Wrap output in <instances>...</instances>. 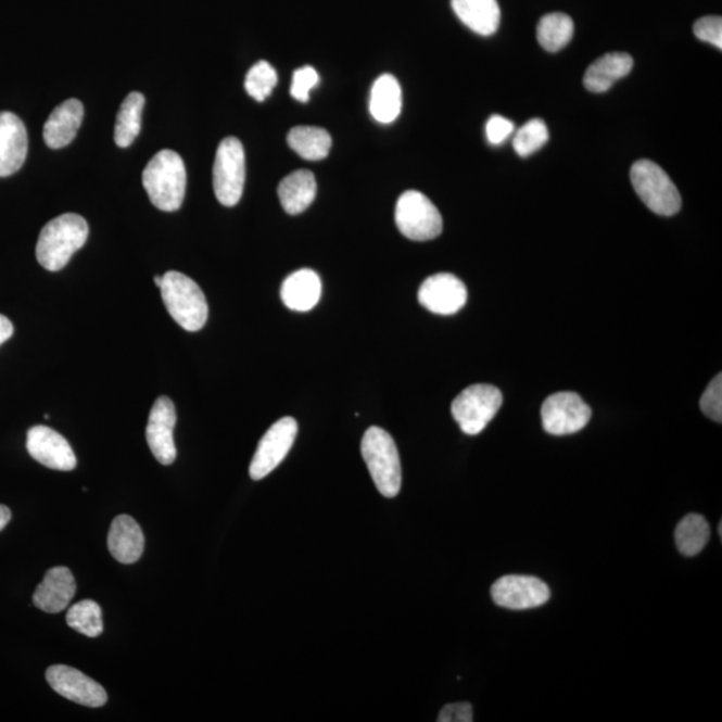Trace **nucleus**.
<instances>
[{
    "label": "nucleus",
    "instance_id": "obj_1",
    "mask_svg": "<svg viewBox=\"0 0 722 722\" xmlns=\"http://www.w3.org/2000/svg\"><path fill=\"white\" fill-rule=\"evenodd\" d=\"M88 237V223L75 213L51 219L39 235L36 250L38 263L50 271L65 268Z\"/></svg>",
    "mask_w": 722,
    "mask_h": 722
},
{
    "label": "nucleus",
    "instance_id": "obj_2",
    "mask_svg": "<svg viewBox=\"0 0 722 722\" xmlns=\"http://www.w3.org/2000/svg\"><path fill=\"white\" fill-rule=\"evenodd\" d=\"M142 183L157 210H180L187 190V169L181 155L173 150H161L144 167Z\"/></svg>",
    "mask_w": 722,
    "mask_h": 722
},
{
    "label": "nucleus",
    "instance_id": "obj_3",
    "mask_svg": "<svg viewBox=\"0 0 722 722\" xmlns=\"http://www.w3.org/2000/svg\"><path fill=\"white\" fill-rule=\"evenodd\" d=\"M362 455L375 486L385 498H394L402 487V465L394 439L380 427L364 433Z\"/></svg>",
    "mask_w": 722,
    "mask_h": 722
},
{
    "label": "nucleus",
    "instance_id": "obj_4",
    "mask_svg": "<svg viewBox=\"0 0 722 722\" xmlns=\"http://www.w3.org/2000/svg\"><path fill=\"white\" fill-rule=\"evenodd\" d=\"M160 289L165 307L178 326L189 332L204 328L210 308L204 292L190 277L180 271H167Z\"/></svg>",
    "mask_w": 722,
    "mask_h": 722
},
{
    "label": "nucleus",
    "instance_id": "obj_5",
    "mask_svg": "<svg viewBox=\"0 0 722 722\" xmlns=\"http://www.w3.org/2000/svg\"><path fill=\"white\" fill-rule=\"evenodd\" d=\"M631 180L635 192L651 212L660 216H673L680 212L679 189L657 164L648 160L637 161L632 166Z\"/></svg>",
    "mask_w": 722,
    "mask_h": 722
},
{
    "label": "nucleus",
    "instance_id": "obj_6",
    "mask_svg": "<svg viewBox=\"0 0 722 722\" xmlns=\"http://www.w3.org/2000/svg\"><path fill=\"white\" fill-rule=\"evenodd\" d=\"M502 403L504 396L496 387L473 384L456 396L452 413L460 430L473 436L486 429L498 414Z\"/></svg>",
    "mask_w": 722,
    "mask_h": 722
},
{
    "label": "nucleus",
    "instance_id": "obj_7",
    "mask_svg": "<svg viewBox=\"0 0 722 722\" xmlns=\"http://www.w3.org/2000/svg\"><path fill=\"white\" fill-rule=\"evenodd\" d=\"M395 221L401 233L413 241L436 239L443 229V219L438 207L418 190H408L398 198Z\"/></svg>",
    "mask_w": 722,
    "mask_h": 722
},
{
    "label": "nucleus",
    "instance_id": "obj_8",
    "mask_svg": "<svg viewBox=\"0 0 722 722\" xmlns=\"http://www.w3.org/2000/svg\"><path fill=\"white\" fill-rule=\"evenodd\" d=\"M245 185V152L235 137L225 138L218 144L213 166V188L219 204H239Z\"/></svg>",
    "mask_w": 722,
    "mask_h": 722
},
{
    "label": "nucleus",
    "instance_id": "obj_9",
    "mask_svg": "<svg viewBox=\"0 0 722 722\" xmlns=\"http://www.w3.org/2000/svg\"><path fill=\"white\" fill-rule=\"evenodd\" d=\"M591 418V407L575 392L553 394L542 406L543 429L550 435H571L585 429Z\"/></svg>",
    "mask_w": 722,
    "mask_h": 722
},
{
    "label": "nucleus",
    "instance_id": "obj_10",
    "mask_svg": "<svg viewBox=\"0 0 722 722\" xmlns=\"http://www.w3.org/2000/svg\"><path fill=\"white\" fill-rule=\"evenodd\" d=\"M299 432L297 421L287 416L276 421L259 441L254 453L250 473L253 481H262L277 469L294 443Z\"/></svg>",
    "mask_w": 722,
    "mask_h": 722
},
{
    "label": "nucleus",
    "instance_id": "obj_11",
    "mask_svg": "<svg viewBox=\"0 0 722 722\" xmlns=\"http://www.w3.org/2000/svg\"><path fill=\"white\" fill-rule=\"evenodd\" d=\"M491 597L501 608L528 610L545 605L550 598V588L536 577L505 575L491 587Z\"/></svg>",
    "mask_w": 722,
    "mask_h": 722
},
{
    "label": "nucleus",
    "instance_id": "obj_12",
    "mask_svg": "<svg viewBox=\"0 0 722 722\" xmlns=\"http://www.w3.org/2000/svg\"><path fill=\"white\" fill-rule=\"evenodd\" d=\"M177 413L175 403L167 396H161L154 402L149 415L147 427V441L150 452L161 465L169 466L177 458L175 443V427Z\"/></svg>",
    "mask_w": 722,
    "mask_h": 722
},
{
    "label": "nucleus",
    "instance_id": "obj_13",
    "mask_svg": "<svg viewBox=\"0 0 722 722\" xmlns=\"http://www.w3.org/2000/svg\"><path fill=\"white\" fill-rule=\"evenodd\" d=\"M46 680L58 695L84 707L100 708L107 702V693L102 685L77 669L66 666L50 667L46 672Z\"/></svg>",
    "mask_w": 722,
    "mask_h": 722
},
{
    "label": "nucleus",
    "instance_id": "obj_14",
    "mask_svg": "<svg viewBox=\"0 0 722 722\" xmlns=\"http://www.w3.org/2000/svg\"><path fill=\"white\" fill-rule=\"evenodd\" d=\"M26 447L33 459L51 470L73 471L77 467V456L71 443L50 427H31L27 432Z\"/></svg>",
    "mask_w": 722,
    "mask_h": 722
},
{
    "label": "nucleus",
    "instance_id": "obj_15",
    "mask_svg": "<svg viewBox=\"0 0 722 722\" xmlns=\"http://www.w3.org/2000/svg\"><path fill=\"white\" fill-rule=\"evenodd\" d=\"M467 288L464 281L452 274H438L430 276L421 284L419 303L432 314L449 316L455 315L467 303Z\"/></svg>",
    "mask_w": 722,
    "mask_h": 722
},
{
    "label": "nucleus",
    "instance_id": "obj_16",
    "mask_svg": "<svg viewBox=\"0 0 722 722\" xmlns=\"http://www.w3.org/2000/svg\"><path fill=\"white\" fill-rule=\"evenodd\" d=\"M27 130L18 115L0 112V177L18 172L27 159Z\"/></svg>",
    "mask_w": 722,
    "mask_h": 722
},
{
    "label": "nucleus",
    "instance_id": "obj_17",
    "mask_svg": "<svg viewBox=\"0 0 722 722\" xmlns=\"http://www.w3.org/2000/svg\"><path fill=\"white\" fill-rule=\"evenodd\" d=\"M77 592L71 570L58 566L46 573L33 596V603L45 613L55 615L68 608Z\"/></svg>",
    "mask_w": 722,
    "mask_h": 722
},
{
    "label": "nucleus",
    "instance_id": "obj_18",
    "mask_svg": "<svg viewBox=\"0 0 722 722\" xmlns=\"http://www.w3.org/2000/svg\"><path fill=\"white\" fill-rule=\"evenodd\" d=\"M84 121V105L78 100H67L53 110L43 127L46 144L62 149L71 144Z\"/></svg>",
    "mask_w": 722,
    "mask_h": 722
},
{
    "label": "nucleus",
    "instance_id": "obj_19",
    "mask_svg": "<svg viewBox=\"0 0 722 722\" xmlns=\"http://www.w3.org/2000/svg\"><path fill=\"white\" fill-rule=\"evenodd\" d=\"M109 552L114 559L124 565H131L141 558L144 548V535L135 519L119 516L114 519L107 536Z\"/></svg>",
    "mask_w": 722,
    "mask_h": 722
},
{
    "label": "nucleus",
    "instance_id": "obj_20",
    "mask_svg": "<svg viewBox=\"0 0 722 722\" xmlns=\"http://www.w3.org/2000/svg\"><path fill=\"white\" fill-rule=\"evenodd\" d=\"M321 297L320 276L312 269H300L289 275L281 286V300L286 307L296 312L314 309Z\"/></svg>",
    "mask_w": 722,
    "mask_h": 722
},
{
    "label": "nucleus",
    "instance_id": "obj_21",
    "mask_svg": "<svg viewBox=\"0 0 722 722\" xmlns=\"http://www.w3.org/2000/svg\"><path fill=\"white\" fill-rule=\"evenodd\" d=\"M454 13L473 33L490 37L498 30L501 9L496 0H452Z\"/></svg>",
    "mask_w": 722,
    "mask_h": 722
},
{
    "label": "nucleus",
    "instance_id": "obj_22",
    "mask_svg": "<svg viewBox=\"0 0 722 722\" xmlns=\"http://www.w3.org/2000/svg\"><path fill=\"white\" fill-rule=\"evenodd\" d=\"M633 65V58L626 53L606 54L587 67L583 84L592 92L608 91L617 80L632 72Z\"/></svg>",
    "mask_w": 722,
    "mask_h": 722
},
{
    "label": "nucleus",
    "instance_id": "obj_23",
    "mask_svg": "<svg viewBox=\"0 0 722 722\" xmlns=\"http://www.w3.org/2000/svg\"><path fill=\"white\" fill-rule=\"evenodd\" d=\"M277 192L288 215H300L315 201L317 185L314 173L309 170L291 173L280 182Z\"/></svg>",
    "mask_w": 722,
    "mask_h": 722
},
{
    "label": "nucleus",
    "instance_id": "obj_24",
    "mask_svg": "<svg viewBox=\"0 0 722 722\" xmlns=\"http://www.w3.org/2000/svg\"><path fill=\"white\" fill-rule=\"evenodd\" d=\"M369 112L380 124H391L402 112V89L394 75H381L372 86Z\"/></svg>",
    "mask_w": 722,
    "mask_h": 722
},
{
    "label": "nucleus",
    "instance_id": "obj_25",
    "mask_svg": "<svg viewBox=\"0 0 722 722\" xmlns=\"http://www.w3.org/2000/svg\"><path fill=\"white\" fill-rule=\"evenodd\" d=\"M287 141L300 157L308 161L325 160L332 148L331 135L317 126L293 127Z\"/></svg>",
    "mask_w": 722,
    "mask_h": 722
},
{
    "label": "nucleus",
    "instance_id": "obj_26",
    "mask_svg": "<svg viewBox=\"0 0 722 722\" xmlns=\"http://www.w3.org/2000/svg\"><path fill=\"white\" fill-rule=\"evenodd\" d=\"M144 97L132 91L125 98L115 121L114 140L119 148L130 147L141 131Z\"/></svg>",
    "mask_w": 722,
    "mask_h": 722
},
{
    "label": "nucleus",
    "instance_id": "obj_27",
    "mask_svg": "<svg viewBox=\"0 0 722 722\" xmlns=\"http://www.w3.org/2000/svg\"><path fill=\"white\" fill-rule=\"evenodd\" d=\"M574 22L569 15L553 13L542 16L536 27V38L543 49L556 53L573 38Z\"/></svg>",
    "mask_w": 722,
    "mask_h": 722
},
{
    "label": "nucleus",
    "instance_id": "obj_28",
    "mask_svg": "<svg viewBox=\"0 0 722 722\" xmlns=\"http://www.w3.org/2000/svg\"><path fill=\"white\" fill-rule=\"evenodd\" d=\"M709 536V523L700 514H689L675 529V543L680 553L686 557H695L701 553L707 546Z\"/></svg>",
    "mask_w": 722,
    "mask_h": 722
},
{
    "label": "nucleus",
    "instance_id": "obj_29",
    "mask_svg": "<svg viewBox=\"0 0 722 722\" xmlns=\"http://www.w3.org/2000/svg\"><path fill=\"white\" fill-rule=\"evenodd\" d=\"M66 622L75 632L96 638L103 632L101 606L91 599L80 600L67 611Z\"/></svg>",
    "mask_w": 722,
    "mask_h": 722
},
{
    "label": "nucleus",
    "instance_id": "obj_30",
    "mask_svg": "<svg viewBox=\"0 0 722 722\" xmlns=\"http://www.w3.org/2000/svg\"><path fill=\"white\" fill-rule=\"evenodd\" d=\"M277 73L267 61H259L251 67L245 78V90L253 100L264 102L277 85Z\"/></svg>",
    "mask_w": 722,
    "mask_h": 722
},
{
    "label": "nucleus",
    "instance_id": "obj_31",
    "mask_svg": "<svg viewBox=\"0 0 722 722\" xmlns=\"http://www.w3.org/2000/svg\"><path fill=\"white\" fill-rule=\"evenodd\" d=\"M548 141V129L542 119H531L525 123L514 137V150L521 157L539 152Z\"/></svg>",
    "mask_w": 722,
    "mask_h": 722
},
{
    "label": "nucleus",
    "instance_id": "obj_32",
    "mask_svg": "<svg viewBox=\"0 0 722 722\" xmlns=\"http://www.w3.org/2000/svg\"><path fill=\"white\" fill-rule=\"evenodd\" d=\"M319 85V74L314 67L304 66L294 71L291 86V96L300 102L309 101V92Z\"/></svg>",
    "mask_w": 722,
    "mask_h": 722
},
{
    "label": "nucleus",
    "instance_id": "obj_33",
    "mask_svg": "<svg viewBox=\"0 0 722 722\" xmlns=\"http://www.w3.org/2000/svg\"><path fill=\"white\" fill-rule=\"evenodd\" d=\"M700 406L702 413L708 416L709 419L722 421V377L721 373L718 375L709 384L708 389L705 390L701 397Z\"/></svg>",
    "mask_w": 722,
    "mask_h": 722
},
{
    "label": "nucleus",
    "instance_id": "obj_34",
    "mask_svg": "<svg viewBox=\"0 0 722 722\" xmlns=\"http://www.w3.org/2000/svg\"><path fill=\"white\" fill-rule=\"evenodd\" d=\"M693 31L698 39L704 40L715 48H722V20L720 16H704L693 26Z\"/></svg>",
    "mask_w": 722,
    "mask_h": 722
},
{
    "label": "nucleus",
    "instance_id": "obj_35",
    "mask_svg": "<svg viewBox=\"0 0 722 722\" xmlns=\"http://www.w3.org/2000/svg\"><path fill=\"white\" fill-rule=\"evenodd\" d=\"M516 130V125L510 119L495 114L489 119L486 125V135L490 143L501 144L504 143Z\"/></svg>",
    "mask_w": 722,
    "mask_h": 722
},
{
    "label": "nucleus",
    "instance_id": "obj_36",
    "mask_svg": "<svg viewBox=\"0 0 722 722\" xmlns=\"http://www.w3.org/2000/svg\"><path fill=\"white\" fill-rule=\"evenodd\" d=\"M439 722H472V707L469 702L448 704L441 710Z\"/></svg>",
    "mask_w": 722,
    "mask_h": 722
},
{
    "label": "nucleus",
    "instance_id": "obj_37",
    "mask_svg": "<svg viewBox=\"0 0 722 722\" xmlns=\"http://www.w3.org/2000/svg\"><path fill=\"white\" fill-rule=\"evenodd\" d=\"M14 326L8 317L0 315V344L8 342V340L13 337Z\"/></svg>",
    "mask_w": 722,
    "mask_h": 722
},
{
    "label": "nucleus",
    "instance_id": "obj_38",
    "mask_svg": "<svg viewBox=\"0 0 722 722\" xmlns=\"http://www.w3.org/2000/svg\"><path fill=\"white\" fill-rule=\"evenodd\" d=\"M11 521V511L9 507L0 505V531Z\"/></svg>",
    "mask_w": 722,
    "mask_h": 722
},
{
    "label": "nucleus",
    "instance_id": "obj_39",
    "mask_svg": "<svg viewBox=\"0 0 722 722\" xmlns=\"http://www.w3.org/2000/svg\"><path fill=\"white\" fill-rule=\"evenodd\" d=\"M154 282L160 288L163 284V276H154Z\"/></svg>",
    "mask_w": 722,
    "mask_h": 722
}]
</instances>
